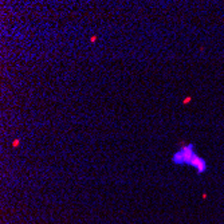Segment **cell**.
<instances>
[{
	"mask_svg": "<svg viewBox=\"0 0 224 224\" xmlns=\"http://www.w3.org/2000/svg\"><path fill=\"white\" fill-rule=\"evenodd\" d=\"M191 166L196 168V171L199 172V173H204V172L207 171V162H205V160H204L203 157H199V156H196L193 160H192Z\"/></svg>",
	"mask_w": 224,
	"mask_h": 224,
	"instance_id": "2",
	"label": "cell"
},
{
	"mask_svg": "<svg viewBox=\"0 0 224 224\" xmlns=\"http://www.w3.org/2000/svg\"><path fill=\"white\" fill-rule=\"evenodd\" d=\"M90 41H91V42H95V41H97V36H91Z\"/></svg>",
	"mask_w": 224,
	"mask_h": 224,
	"instance_id": "4",
	"label": "cell"
},
{
	"mask_svg": "<svg viewBox=\"0 0 224 224\" xmlns=\"http://www.w3.org/2000/svg\"><path fill=\"white\" fill-rule=\"evenodd\" d=\"M18 145H19V140H15L14 144H12V146H18Z\"/></svg>",
	"mask_w": 224,
	"mask_h": 224,
	"instance_id": "3",
	"label": "cell"
},
{
	"mask_svg": "<svg viewBox=\"0 0 224 224\" xmlns=\"http://www.w3.org/2000/svg\"><path fill=\"white\" fill-rule=\"evenodd\" d=\"M189 99H191V98H189V97H186L185 101H184V103H188V102H189Z\"/></svg>",
	"mask_w": 224,
	"mask_h": 224,
	"instance_id": "5",
	"label": "cell"
},
{
	"mask_svg": "<svg viewBox=\"0 0 224 224\" xmlns=\"http://www.w3.org/2000/svg\"><path fill=\"white\" fill-rule=\"evenodd\" d=\"M197 156V153L195 152V148L192 144L184 145L172 157V161L177 165H191L192 160Z\"/></svg>",
	"mask_w": 224,
	"mask_h": 224,
	"instance_id": "1",
	"label": "cell"
}]
</instances>
